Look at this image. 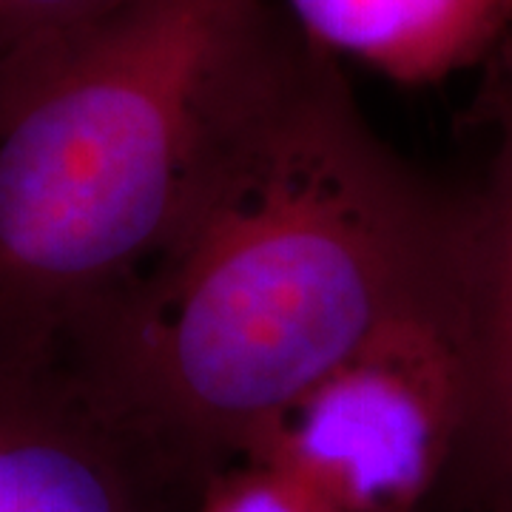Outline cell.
<instances>
[{
  "instance_id": "cell-1",
  "label": "cell",
  "mask_w": 512,
  "mask_h": 512,
  "mask_svg": "<svg viewBox=\"0 0 512 512\" xmlns=\"http://www.w3.org/2000/svg\"><path fill=\"white\" fill-rule=\"evenodd\" d=\"M456 288V191L274 6L157 248L63 362L200 490L373 330Z\"/></svg>"
},
{
  "instance_id": "cell-2",
  "label": "cell",
  "mask_w": 512,
  "mask_h": 512,
  "mask_svg": "<svg viewBox=\"0 0 512 512\" xmlns=\"http://www.w3.org/2000/svg\"><path fill=\"white\" fill-rule=\"evenodd\" d=\"M271 0H123L0 60V359L63 362L157 248Z\"/></svg>"
},
{
  "instance_id": "cell-3",
  "label": "cell",
  "mask_w": 512,
  "mask_h": 512,
  "mask_svg": "<svg viewBox=\"0 0 512 512\" xmlns=\"http://www.w3.org/2000/svg\"><path fill=\"white\" fill-rule=\"evenodd\" d=\"M470 416L456 291L393 316L293 399L245 458L342 512H436Z\"/></svg>"
},
{
  "instance_id": "cell-4",
  "label": "cell",
  "mask_w": 512,
  "mask_h": 512,
  "mask_svg": "<svg viewBox=\"0 0 512 512\" xmlns=\"http://www.w3.org/2000/svg\"><path fill=\"white\" fill-rule=\"evenodd\" d=\"M478 72L470 120L487 160L456 191L470 416L436 512H512V32Z\"/></svg>"
},
{
  "instance_id": "cell-5",
  "label": "cell",
  "mask_w": 512,
  "mask_h": 512,
  "mask_svg": "<svg viewBox=\"0 0 512 512\" xmlns=\"http://www.w3.org/2000/svg\"><path fill=\"white\" fill-rule=\"evenodd\" d=\"M197 493L66 362L0 359V512H185Z\"/></svg>"
},
{
  "instance_id": "cell-6",
  "label": "cell",
  "mask_w": 512,
  "mask_h": 512,
  "mask_svg": "<svg viewBox=\"0 0 512 512\" xmlns=\"http://www.w3.org/2000/svg\"><path fill=\"white\" fill-rule=\"evenodd\" d=\"M299 35L399 86L478 72L512 32V0H271Z\"/></svg>"
},
{
  "instance_id": "cell-7",
  "label": "cell",
  "mask_w": 512,
  "mask_h": 512,
  "mask_svg": "<svg viewBox=\"0 0 512 512\" xmlns=\"http://www.w3.org/2000/svg\"><path fill=\"white\" fill-rule=\"evenodd\" d=\"M185 512H342L305 481L259 458H242L200 487Z\"/></svg>"
},
{
  "instance_id": "cell-8",
  "label": "cell",
  "mask_w": 512,
  "mask_h": 512,
  "mask_svg": "<svg viewBox=\"0 0 512 512\" xmlns=\"http://www.w3.org/2000/svg\"><path fill=\"white\" fill-rule=\"evenodd\" d=\"M120 3L123 0H0V60Z\"/></svg>"
}]
</instances>
